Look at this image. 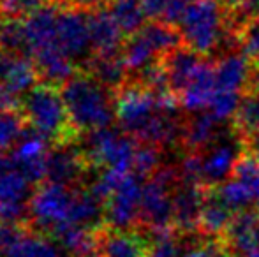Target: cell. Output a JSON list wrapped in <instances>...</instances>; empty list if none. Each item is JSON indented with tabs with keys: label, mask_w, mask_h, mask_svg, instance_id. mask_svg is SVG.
Masks as SVG:
<instances>
[{
	"label": "cell",
	"mask_w": 259,
	"mask_h": 257,
	"mask_svg": "<svg viewBox=\"0 0 259 257\" xmlns=\"http://www.w3.org/2000/svg\"><path fill=\"white\" fill-rule=\"evenodd\" d=\"M141 2H143V9L147 13V18H150L154 21H160L164 11L167 9V6L173 0H141Z\"/></svg>",
	"instance_id": "cell-37"
},
{
	"label": "cell",
	"mask_w": 259,
	"mask_h": 257,
	"mask_svg": "<svg viewBox=\"0 0 259 257\" xmlns=\"http://www.w3.org/2000/svg\"><path fill=\"white\" fill-rule=\"evenodd\" d=\"M106 7L127 37L138 34L147 25V13L141 0H111Z\"/></svg>",
	"instance_id": "cell-28"
},
{
	"label": "cell",
	"mask_w": 259,
	"mask_h": 257,
	"mask_svg": "<svg viewBox=\"0 0 259 257\" xmlns=\"http://www.w3.org/2000/svg\"><path fill=\"white\" fill-rule=\"evenodd\" d=\"M0 227H2V222H0ZM0 250H2V241H0Z\"/></svg>",
	"instance_id": "cell-42"
},
{
	"label": "cell",
	"mask_w": 259,
	"mask_h": 257,
	"mask_svg": "<svg viewBox=\"0 0 259 257\" xmlns=\"http://www.w3.org/2000/svg\"><path fill=\"white\" fill-rule=\"evenodd\" d=\"M62 7H64V4L60 0H50L41 9L23 18L27 55L32 57L42 49L58 48L57 27Z\"/></svg>",
	"instance_id": "cell-14"
},
{
	"label": "cell",
	"mask_w": 259,
	"mask_h": 257,
	"mask_svg": "<svg viewBox=\"0 0 259 257\" xmlns=\"http://www.w3.org/2000/svg\"><path fill=\"white\" fill-rule=\"evenodd\" d=\"M28 127L41 134L53 146L78 143L79 136L74 130L65 108L60 88L48 83H39L20 102Z\"/></svg>",
	"instance_id": "cell-3"
},
{
	"label": "cell",
	"mask_w": 259,
	"mask_h": 257,
	"mask_svg": "<svg viewBox=\"0 0 259 257\" xmlns=\"http://www.w3.org/2000/svg\"><path fill=\"white\" fill-rule=\"evenodd\" d=\"M97 257H99V255H97Z\"/></svg>",
	"instance_id": "cell-43"
},
{
	"label": "cell",
	"mask_w": 259,
	"mask_h": 257,
	"mask_svg": "<svg viewBox=\"0 0 259 257\" xmlns=\"http://www.w3.org/2000/svg\"><path fill=\"white\" fill-rule=\"evenodd\" d=\"M27 130L28 124L20 110H0V153L14 150Z\"/></svg>",
	"instance_id": "cell-30"
},
{
	"label": "cell",
	"mask_w": 259,
	"mask_h": 257,
	"mask_svg": "<svg viewBox=\"0 0 259 257\" xmlns=\"http://www.w3.org/2000/svg\"><path fill=\"white\" fill-rule=\"evenodd\" d=\"M85 71H89L104 88L109 92H118L123 85L129 83V69L122 59V53L118 55H96L90 64L87 65Z\"/></svg>",
	"instance_id": "cell-27"
},
{
	"label": "cell",
	"mask_w": 259,
	"mask_h": 257,
	"mask_svg": "<svg viewBox=\"0 0 259 257\" xmlns=\"http://www.w3.org/2000/svg\"><path fill=\"white\" fill-rule=\"evenodd\" d=\"M143 187L136 175L122 176L106 202V227L115 231H131L140 222Z\"/></svg>",
	"instance_id": "cell-11"
},
{
	"label": "cell",
	"mask_w": 259,
	"mask_h": 257,
	"mask_svg": "<svg viewBox=\"0 0 259 257\" xmlns=\"http://www.w3.org/2000/svg\"><path fill=\"white\" fill-rule=\"evenodd\" d=\"M58 48L72 60L87 65L94 59L92 34H90V13L64 6L58 16L57 27Z\"/></svg>",
	"instance_id": "cell-10"
},
{
	"label": "cell",
	"mask_w": 259,
	"mask_h": 257,
	"mask_svg": "<svg viewBox=\"0 0 259 257\" xmlns=\"http://www.w3.org/2000/svg\"><path fill=\"white\" fill-rule=\"evenodd\" d=\"M0 257H62L52 238L25 227L9 245L0 250Z\"/></svg>",
	"instance_id": "cell-24"
},
{
	"label": "cell",
	"mask_w": 259,
	"mask_h": 257,
	"mask_svg": "<svg viewBox=\"0 0 259 257\" xmlns=\"http://www.w3.org/2000/svg\"><path fill=\"white\" fill-rule=\"evenodd\" d=\"M150 240L145 234L131 231H115L106 227L101 240L99 257H147Z\"/></svg>",
	"instance_id": "cell-22"
},
{
	"label": "cell",
	"mask_w": 259,
	"mask_h": 257,
	"mask_svg": "<svg viewBox=\"0 0 259 257\" xmlns=\"http://www.w3.org/2000/svg\"><path fill=\"white\" fill-rule=\"evenodd\" d=\"M213 192L231 212H236V213L247 212L249 206L252 204V201H256L252 190H250L245 183H242L240 180H235V178H229L228 182L213 187Z\"/></svg>",
	"instance_id": "cell-31"
},
{
	"label": "cell",
	"mask_w": 259,
	"mask_h": 257,
	"mask_svg": "<svg viewBox=\"0 0 259 257\" xmlns=\"http://www.w3.org/2000/svg\"><path fill=\"white\" fill-rule=\"evenodd\" d=\"M92 169L85 150L78 146V143L57 144L50 151L46 182L76 189L83 176L89 175Z\"/></svg>",
	"instance_id": "cell-12"
},
{
	"label": "cell",
	"mask_w": 259,
	"mask_h": 257,
	"mask_svg": "<svg viewBox=\"0 0 259 257\" xmlns=\"http://www.w3.org/2000/svg\"><path fill=\"white\" fill-rule=\"evenodd\" d=\"M76 189L48 182L39 185L28 204V227L53 240L60 231L71 226Z\"/></svg>",
	"instance_id": "cell-4"
},
{
	"label": "cell",
	"mask_w": 259,
	"mask_h": 257,
	"mask_svg": "<svg viewBox=\"0 0 259 257\" xmlns=\"http://www.w3.org/2000/svg\"><path fill=\"white\" fill-rule=\"evenodd\" d=\"M162 168V151L159 146L147 143H138L136 157H134L133 171L140 180H150Z\"/></svg>",
	"instance_id": "cell-32"
},
{
	"label": "cell",
	"mask_w": 259,
	"mask_h": 257,
	"mask_svg": "<svg viewBox=\"0 0 259 257\" xmlns=\"http://www.w3.org/2000/svg\"><path fill=\"white\" fill-rule=\"evenodd\" d=\"M247 257H259V247H256V248H254V250L250 252V254L247 255Z\"/></svg>",
	"instance_id": "cell-40"
},
{
	"label": "cell",
	"mask_w": 259,
	"mask_h": 257,
	"mask_svg": "<svg viewBox=\"0 0 259 257\" xmlns=\"http://www.w3.org/2000/svg\"><path fill=\"white\" fill-rule=\"evenodd\" d=\"M83 150L94 169L104 168L109 171L129 173L134 166L138 141L111 125L90 132Z\"/></svg>",
	"instance_id": "cell-6"
},
{
	"label": "cell",
	"mask_w": 259,
	"mask_h": 257,
	"mask_svg": "<svg viewBox=\"0 0 259 257\" xmlns=\"http://www.w3.org/2000/svg\"><path fill=\"white\" fill-rule=\"evenodd\" d=\"M203 59L205 57L198 55L192 49H189L187 46L182 44L162 60L164 65H166L167 78H169V86L177 95L185 88V85L192 78V74L196 72Z\"/></svg>",
	"instance_id": "cell-26"
},
{
	"label": "cell",
	"mask_w": 259,
	"mask_h": 257,
	"mask_svg": "<svg viewBox=\"0 0 259 257\" xmlns=\"http://www.w3.org/2000/svg\"><path fill=\"white\" fill-rule=\"evenodd\" d=\"M233 212L215 195L213 187L208 189L206 201L203 204L201 215L198 220V233L205 238L222 240L233 222Z\"/></svg>",
	"instance_id": "cell-25"
},
{
	"label": "cell",
	"mask_w": 259,
	"mask_h": 257,
	"mask_svg": "<svg viewBox=\"0 0 259 257\" xmlns=\"http://www.w3.org/2000/svg\"><path fill=\"white\" fill-rule=\"evenodd\" d=\"M182 257H229V254L222 240L201 236L182 248Z\"/></svg>",
	"instance_id": "cell-36"
},
{
	"label": "cell",
	"mask_w": 259,
	"mask_h": 257,
	"mask_svg": "<svg viewBox=\"0 0 259 257\" xmlns=\"http://www.w3.org/2000/svg\"><path fill=\"white\" fill-rule=\"evenodd\" d=\"M233 129L245 146L259 132V93H243L238 113L233 118Z\"/></svg>",
	"instance_id": "cell-29"
},
{
	"label": "cell",
	"mask_w": 259,
	"mask_h": 257,
	"mask_svg": "<svg viewBox=\"0 0 259 257\" xmlns=\"http://www.w3.org/2000/svg\"><path fill=\"white\" fill-rule=\"evenodd\" d=\"M238 144H243L238 134H236L235 139H229V137L221 139L219 137L211 146H208L201 153L203 175H205V183L208 187H217L221 183L228 182L229 176H233L236 161L242 155V151L245 150V148H238Z\"/></svg>",
	"instance_id": "cell-15"
},
{
	"label": "cell",
	"mask_w": 259,
	"mask_h": 257,
	"mask_svg": "<svg viewBox=\"0 0 259 257\" xmlns=\"http://www.w3.org/2000/svg\"><path fill=\"white\" fill-rule=\"evenodd\" d=\"M243 93L238 92H222V90H215V95L211 99L210 106H208V113L219 122L233 120L238 113V108L242 104Z\"/></svg>",
	"instance_id": "cell-33"
},
{
	"label": "cell",
	"mask_w": 259,
	"mask_h": 257,
	"mask_svg": "<svg viewBox=\"0 0 259 257\" xmlns=\"http://www.w3.org/2000/svg\"><path fill=\"white\" fill-rule=\"evenodd\" d=\"M64 6H69V7H74V9H79V11H96L99 7H106L111 0H60Z\"/></svg>",
	"instance_id": "cell-38"
},
{
	"label": "cell",
	"mask_w": 259,
	"mask_h": 257,
	"mask_svg": "<svg viewBox=\"0 0 259 257\" xmlns=\"http://www.w3.org/2000/svg\"><path fill=\"white\" fill-rule=\"evenodd\" d=\"M32 183L16 168L11 155L0 153V222L25 224L32 199Z\"/></svg>",
	"instance_id": "cell-8"
},
{
	"label": "cell",
	"mask_w": 259,
	"mask_h": 257,
	"mask_svg": "<svg viewBox=\"0 0 259 257\" xmlns=\"http://www.w3.org/2000/svg\"><path fill=\"white\" fill-rule=\"evenodd\" d=\"M90 34H92L94 55H118L125 44L123 32L111 16L108 7L90 11Z\"/></svg>",
	"instance_id": "cell-19"
},
{
	"label": "cell",
	"mask_w": 259,
	"mask_h": 257,
	"mask_svg": "<svg viewBox=\"0 0 259 257\" xmlns=\"http://www.w3.org/2000/svg\"><path fill=\"white\" fill-rule=\"evenodd\" d=\"M254 16L259 18V0H254Z\"/></svg>",
	"instance_id": "cell-39"
},
{
	"label": "cell",
	"mask_w": 259,
	"mask_h": 257,
	"mask_svg": "<svg viewBox=\"0 0 259 257\" xmlns=\"http://www.w3.org/2000/svg\"><path fill=\"white\" fill-rule=\"evenodd\" d=\"M113 97H115V118L118 122V127L134 139H138L159 115L157 93L136 79H129V83L113 93Z\"/></svg>",
	"instance_id": "cell-7"
},
{
	"label": "cell",
	"mask_w": 259,
	"mask_h": 257,
	"mask_svg": "<svg viewBox=\"0 0 259 257\" xmlns=\"http://www.w3.org/2000/svg\"><path fill=\"white\" fill-rule=\"evenodd\" d=\"M50 141L45 139L35 130H27L20 143L14 146L11 159L16 168L28 178L32 185H42L46 182V171H48V157L52 146Z\"/></svg>",
	"instance_id": "cell-13"
},
{
	"label": "cell",
	"mask_w": 259,
	"mask_h": 257,
	"mask_svg": "<svg viewBox=\"0 0 259 257\" xmlns=\"http://www.w3.org/2000/svg\"><path fill=\"white\" fill-rule=\"evenodd\" d=\"M208 185L180 182L173 192V224L182 234L198 233V220L208 195Z\"/></svg>",
	"instance_id": "cell-16"
},
{
	"label": "cell",
	"mask_w": 259,
	"mask_h": 257,
	"mask_svg": "<svg viewBox=\"0 0 259 257\" xmlns=\"http://www.w3.org/2000/svg\"><path fill=\"white\" fill-rule=\"evenodd\" d=\"M219 137V122L208 111L192 113L182 124L180 143L185 153H203Z\"/></svg>",
	"instance_id": "cell-21"
},
{
	"label": "cell",
	"mask_w": 259,
	"mask_h": 257,
	"mask_svg": "<svg viewBox=\"0 0 259 257\" xmlns=\"http://www.w3.org/2000/svg\"><path fill=\"white\" fill-rule=\"evenodd\" d=\"M215 90H217V86H215V64L211 60L203 59L196 72L192 74V78L185 85V88L178 93L182 110L189 111V113L206 111L215 95Z\"/></svg>",
	"instance_id": "cell-17"
},
{
	"label": "cell",
	"mask_w": 259,
	"mask_h": 257,
	"mask_svg": "<svg viewBox=\"0 0 259 257\" xmlns=\"http://www.w3.org/2000/svg\"><path fill=\"white\" fill-rule=\"evenodd\" d=\"M148 240H150V250L147 257H182V248L178 247L177 240V229L148 234Z\"/></svg>",
	"instance_id": "cell-35"
},
{
	"label": "cell",
	"mask_w": 259,
	"mask_h": 257,
	"mask_svg": "<svg viewBox=\"0 0 259 257\" xmlns=\"http://www.w3.org/2000/svg\"><path fill=\"white\" fill-rule=\"evenodd\" d=\"M69 118L78 136L111 127L115 97L89 71H78L60 86Z\"/></svg>",
	"instance_id": "cell-1"
},
{
	"label": "cell",
	"mask_w": 259,
	"mask_h": 257,
	"mask_svg": "<svg viewBox=\"0 0 259 257\" xmlns=\"http://www.w3.org/2000/svg\"><path fill=\"white\" fill-rule=\"evenodd\" d=\"M39 71L27 55L0 53V110H20V102L39 85Z\"/></svg>",
	"instance_id": "cell-9"
},
{
	"label": "cell",
	"mask_w": 259,
	"mask_h": 257,
	"mask_svg": "<svg viewBox=\"0 0 259 257\" xmlns=\"http://www.w3.org/2000/svg\"><path fill=\"white\" fill-rule=\"evenodd\" d=\"M252 62L243 53H224L215 62V86L222 92L245 93L252 76Z\"/></svg>",
	"instance_id": "cell-20"
},
{
	"label": "cell",
	"mask_w": 259,
	"mask_h": 257,
	"mask_svg": "<svg viewBox=\"0 0 259 257\" xmlns=\"http://www.w3.org/2000/svg\"><path fill=\"white\" fill-rule=\"evenodd\" d=\"M2 4H4V0H0V13H2Z\"/></svg>",
	"instance_id": "cell-41"
},
{
	"label": "cell",
	"mask_w": 259,
	"mask_h": 257,
	"mask_svg": "<svg viewBox=\"0 0 259 257\" xmlns=\"http://www.w3.org/2000/svg\"><path fill=\"white\" fill-rule=\"evenodd\" d=\"M178 32L182 44L205 59L221 46H238V35L229 30L228 14L219 0H191Z\"/></svg>",
	"instance_id": "cell-2"
},
{
	"label": "cell",
	"mask_w": 259,
	"mask_h": 257,
	"mask_svg": "<svg viewBox=\"0 0 259 257\" xmlns=\"http://www.w3.org/2000/svg\"><path fill=\"white\" fill-rule=\"evenodd\" d=\"M180 183L178 168L162 166L159 171L147 180L141 195L140 224L148 234L175 229L173 224V192Z\"/></svg>",
	"instance_id": "cell-5"
},
{
	"label": "cell",
	"mask_w": 259,
	"mask_h": 257,
	"mask_svg": "<svg viewBox=\"0 0 259 257\" xmlns=\"http://www.w3.org/2000/svg\"><path fill=\"white\" fill-rule=\"evenodd\" d=\"M238 48L252 65H259V18H250L238 32Z\"/></svg>",
	"instance_id": "cell-34"
},
{
	"label": "cell",
	"mask_w": 259,
	"mask_h": 257,
	"mask_svg": "<svg viewBox=\"0 0 259 257\" xmlns=\"http://www.w3.org/2000/svg\"><path fill=\"white\" fill-rule=\"evenodd\" d=\"M106 229V227H104ZM104 229H89V227L69 226L55 236L62 250L71 257H97L101 248Z\"/></svg>",
	"instance_id": "cell-23"
},
{
	"label": "cell",
	"mask_w": 259,
	"mask_h": 257,
	"mask_svg": "<svg viewBox=\"0 0 259 257\" xmlns=\"http://www.w3.org/2000/svg\"><path fill=\"white\" fill-rule=\"evenodd\" d=\"M229 257H247L259 247V213L240 212L233 217L231 226L222 238Z\"/></svg>",
	"instance_id": "cell-18"
}]
</instances>
